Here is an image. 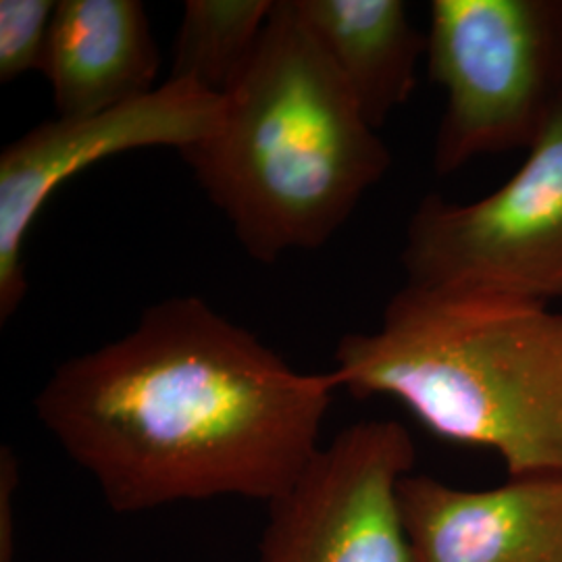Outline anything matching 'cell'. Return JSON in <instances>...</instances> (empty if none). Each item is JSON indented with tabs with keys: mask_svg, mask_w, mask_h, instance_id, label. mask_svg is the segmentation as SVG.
Returning <instances> with one entry per match:
<instances>
[{
	"mask_svg": "<svg viewBox=\"0 0 562 562\" xmlns=\"http://www.w3.org/2000/svg\"><path fill=\"white\" fill-rule=\"evenodd\" d=\"M401 265L417 288L562 301V109L487 196H425L406 225Z\"/></svg>",
	"mask_w": 562,
	"mask_h": 562,
	"instance_id": "obj_5",
	"label": "cell"
},
{
	"mask_svg": "<svg viewBox=\"0 0 562 562\" xmlns=\"http://www.w3.org/2000/svg\"><path fill=\"white\" fill-rule=\"evenodd\" d=\"M415 459L402 423L348 425L267 504L259 562H411L398 487Z\"/></svg>",
	"mask_w": 562,
	"mask_h": 562,
	"instance_id": "obj_7",
	"label": "cell"
},
{
	"mask_svg": "<svg viewBox=\"0 0 562 562\" xmlns=\"http://www.w3.org/2000/svg\"><path fill=\"white\" fill-rule=\"evenodd\" d=\"M299 18L359 104L380 130L408 101L427 55V34L402 0H292Z\"/></svg>",
	"mask_w": 562,
	"mask_h": 562,
	"instance_id": "obj_10",
	"label": "cell"
},
{
	"mask_svg": "<svg viewBox=\"0 0 562 562\" xmlns=\"http://www.w3.org/2000/svg\"><path fill=\"white\" fill-rule=\"evenodd\" d=\"M398 496L411 562H562V477L464 490L411 473Z\"/></svg>",
	"mask_w": 562,
	"mask_h": 562,
	"instance_id": "obj_8",
	"label": "cell"
},
{
	"mask_svg": "<svg viewBox=\"0 0 562 562\" xmlns=\"http://www.w3.org/2000/svg\"><path fill=\"white\" fill-rule=\"evenodd\" d=\"M425 57L446 92L440 178L529 150L562 109V0H434Z\"/></svg>",
	"mask_w": 562,
	"mask_h": 562,
	"instance_id": "obj_4",
	"label": "cell"
},
{
	"mask_svg": "<svg viewBox=\"0 0 562 562\" xmlns=\"http://www.w3.org/2000/svg\"><path fill=\"white\" fill-rule=\"evenodd\" d=\"M334 362L338 390L394 398L438 438L494 450L510 480L562 477V313L550 304L404 283Z\"/></svg>",
	"mask_w": 562,
	"mask_h": 562,
	"instance_id": "obj_3",
	"label": "cell"
},
{
	"mask_svg": "<svg viewBox=\"0 0 562 562\" xmlns=\"http://www.w3.org/2000/svg\"><path fill=\"white\" fill-rule=\"evenodd\" d=\"M276 0H188L171 48L169 80L225 94L257 53Z\"/></svg>",
	"mask_w": 562,
	"mask_h": 562,
	"instance_id": "obj_11",
	"label": "cell"
},
{
	"mask_svg": "<svg viewBox=\"0 0 562 562\" xmlns=\"http://www.w3.org/2000/svg\"><path fill=\"white\" fill-rule=\"evenodd\" d=\"M223 97L222 130L180 157L257 262L323 248L392 167L292 0H276L257 53Z\"/></svg>",
	"mask_w": 562,
	"mask_h": 562,
	"instance_id": "obj_2",
	"label": "cell"
},
{
	"mask_svg": "<svg viewBox=\"0 0 562 562\" xmlns=\"http://www.w3.org/2000/svg\"><path fill=\"white\" fill-rule=\"evenodd\" d=\"M55 0H0V81L42 71Z\"/></svg>",
	"mask_w": 562,
	"mask_h": 562,
	"instance_id": "obj_12",
	"label": "cell"
},
{
	"mask_svg": "<svg viewBox=\"0 0 562 562\" xmlns=\"http://www.w3.org/2000/svg\"><path fill=\"white\" fill-rule=\"evenodd\" d=\"M227 101L194 81L167 80L94 115L42 121L0 153V323L25 301V240L63 183L97 162L140 148L178 153L222 130Z\"/></svg>",
	"mask_w": 562,
	"mask_h": 562,
	"instance_id": "obj_6",
	"label": "cell"
},
{
	"mask_svg": "<svg viewBox=\"0 0 562 562\" xmlns=\"http://www.w3.org/2000/svg\"><path fill=\"white\" fill-rule=\"evenodd\" d=\"M161 53L138 0H59L42 74L59 117H83L157 90Z\"/></svg>",
	"mask_w": 562,
	"mask_h": 562,
	"instance_id": "obj_9",
	"label": "cell"
},
{
	"mask_svg": "<svg viewBox=\"0 0 562 562\" xmlns=\"http://www.w3.org/2000/svg\"><path fill=\"white\" fill-rule=\"evenodd\" d=\"M338 385L304 373L201 296L142 313L60 362L34 411L120 515L246 498L271 504L319 452Z\"/></svg>",
	"mask_w": 562,
	"mask_h": 562,
	"instance_id": "obj_1",
	"label": "cell"
},
{
	"mask_svg": "<svg viewBox=\"0 0 562 562\" xmlns=\"http://www.w3.org/2000/svg\"><path fill=\"white\" fill-rule=\"evenodd\" d=\"M20 483L18 457L11 446L0 450V562L15 561V494Z\"/></svg>",
	"mask_w": 562,
	"mask_h": 562,
	"instance_id": "obj_13",
	"label": "cell"
}]
</instances>
